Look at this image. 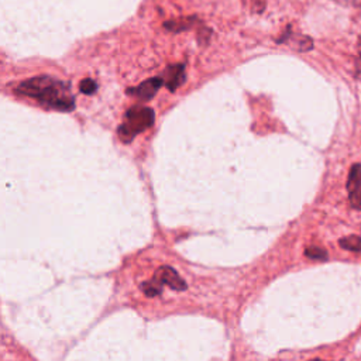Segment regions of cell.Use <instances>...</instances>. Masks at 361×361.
<instances>
[{
	"instance_id": "obj_1",
	"label": "cell",
	"mask_w": 361,
	"mask_h": 361,
	"mask_svg": "<svg viewBox=\"0 0 361 361\" xmlns=\"http://www.w3.org/2000/svg\"><path fill=\"white\" fill-rule=\"evenodd\" d=\"M16 92L54 110L71 111L75 109V97L69 83L51 76L41 75L30 78L21 82L16 87Z\"/></svg>"
},
{
	"instance_id": "obj_2",
	"label": "cell",
	"mask_w": 361,
	"mask_h": 361,
	"mask_svg": "<svg viewBox=\"0 0 361 361\" xmlns=\"http://www.w3.org/2000/svg\"><path fill=\"white\" fill-rule=\"evenodd\" d=\"M155 114L151 107L133 106L126 111L124 123L118 127L117 133L123 142H130L137 134L149 128L154 123Z\"/></svg>"
},
{
	"instance_id": "obj_3",
	"label": "cell",
	"mask_w": 361,
	"mask_h": 361,
	"mask_svg": "<svg viewBox=\"0 0 361 361\" xmlns=\"http://www.w3.org/2000/svg\"><path fill=\"white\" fill-rule=\"evenodd\" d=\"M348 199L355 210H361V164H354L350 168L347 178Z\"/></svg>"
},
{
	"instance_id": "obj_4",
	"label": "cell",
	"mask_w": 361,
	"mask_h": 361,
	"mask_svg": "<svg viewBox=\"0 0 361 361\" xmlns=\"http://www.w3.org/2000/svg\"><path fill=\"white\" fill-rule=\"evenodd\" d=\"M164 85V79L159 76L151 78L144 80L142 83H140L135 87H130L127 90V94L134 96L135 99L141 100V102H148L149 99H152L155 96V93L158 92V89Z\"/></svg>"
},
{
	"instance_id": "obj_5",
	"label": "cell",
	"mask_w": 361,
	"mask_h": 361,
	"mask_svg": "<svg viewBox=\"0 0 361 361\" xmlns=\"http://www.w3.org/2000/svg\"><path fill=\"white\" fill-rule=\"evenodd\" d=\"M159 286H162L164 283L168 285L169 288L175 289V290H185L186 289V282L178 275V272L171 268V267H161L155 271L154 278H152Z\"/></svg>"
},
{
	"instance_id": "obj_6",
	"label": "cell",
	"mask_w": 361,
	"mask_h": 361,
	"mask_svg": "<svg viewBox=\"0 0 361 361\" xmlns=\"http://www.w3.org/2000/svg\"><path fill=\"white\" fill-rule=\"evenodd\" d=\"M161 78L164 79V85L166 86V89L175 92L185 82V66L182 63L169 65L166 66Z\"/></svg>"
},
{
	"instance_id": "obj_7",
	"label": "cell",
	"mask_w": 361,
	"mask_h": 361,
	"mask_svg": "<svg viewBox=\"0 0 361 361\" xmlns=\"http://www.w3.org/2000/svg\"><path fill=\"white\" fill-rule=\"evenodd\" d=\"M338 244H340L341 248H344V250H347V251H351V252H361V237H360V235L351 234V235L343 237V238H340Z\"/></svg>"
},
{
	"instance_id": "obj_8",
	"label": "cell",
	"mask_w": 361,
	"mask_h": 361,
	"mask_svg": "<svg viewBox=\"0 0 361 361\" xmlns=\"http://www.w3.org/2000/svg\"><path fill=\"white\" fill-rule=\"evenodd\" d=\"M193 18L189 17V18H179V20H172V21H166L164 24V27L172 32H179V31H185V30H189L192 27V23Z\"/></svg>"
},
{
	"instance_id": "obj_9",
	"label": "cell",
	"mask_w": 361,
	"mask_h": 361,
	"mask_svg": "<svg viewBox=\"0 0 361 361\" xmlns=\"http://www.w3.org/2000/svg\"><path fill=\"white\" fill-rule=\"evenodd\" d=\"M305 255L312 258V259H326L327 258V251L323 250L322 247L312 245V247H307L305 250Z\"/></svg>"
},
{
	"instance_id": "obj_10",
	"label": "cell",
	"mask_w": 361,
	"mask_h": 361,
	"mask_svg": "<svg viewBox=\"0 0 361 361\" xmlns=\"http://www.w3.org/2000/svg\"><path fill=\"white\" fill-rule=\"evenodd\" d=\"M79 87H80V92L85 94H93L97 90V83L93 79H83Z\"/></svg>"
},
{
	"instance_id": "obj_11",
	"label": "cell",
	"mask_w": 361,
	"mask_h": 361,
	"mask_svg": "<svg viewBox=\"0 0 361 361\" xmlns=\"http://www.w3.org/2000/svg\"><path fill=\"white\" fill-rule=\"evenodd\" d=\"M265 7V0H252V8L255 13H262Z\"/></svg>"
},
{
	"instance_id": "obj_12",
	"label": "cell",
	"mask_w": 361,
	"mask_h": 361,
	"mask_svg": "<svg viewBox=\"0 0 361 361\" xmlns=\"http://www.w3.org/2000/svg\"><path fill=\"white\" fill-rule=\"evenodd\" d=\"M357 68L361 69V38L358 41V59H357Z\"/></svg>"
},
{
	"instance_id": "obj_13",
	"label": "cell",
	"mask_w": 361,
	"mask_h": 361,
	"mask_svg": "<svg viewBox=\"0 0 361 361\" xmlns=\"http://www.w3.org/2000/svg\"><path fill=\"white\" fill-rule=\"evenodd\" d=\"M310 361H324V360H319V358H314V360H310Z\"/></svg>"
}]
</instances>
